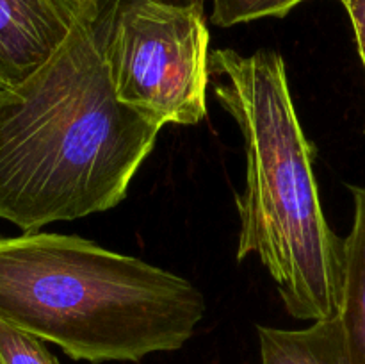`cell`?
<instances>
[{"label": "cell", "mask_w": 365, "mask_h": 364, "mask_svg": "<svg viewBox=\"0 0 365 364\" xmlns=\"http://www.w3.org/2000/svg\"><path fill=\"white\" fill-rule=\"evenodd\" d=\"M118 100L164 125L207 114L205 0H106L91 18Z\"/></svg>", "instance_id": "4"}, {"label": "cell", "mask_w": 365, "mask_h": 364, "mask_svg": "<svg viewBox=\"0 0 365 364\" xmlns=\"http://www.w3.org/2000/svg\"><path fill=\"white\" fill-rule=\"evenodd\" d=\"M205 314L187 278L57 232L0 236V320L75 360L175 352Z\"/></svg>", "instance_id": "3"}, {"label": "cell", "mask_w": 365, "mask_h": 364, "mask_svg": "<svg viewBox=\"0 0 365 364\" xmlns=\"http://www.w3.org/2000/svg\"><path fill=\"white\" fill-rule=\"evenodd\" d=\"M355 218L344 238V285L339 320L344 330L349 364H365V188L349 186Z\"/></svg>", "instance_id": "7"}, {"label": "cell", "mask_w": 365, "mask_h": 364, "mask_svg": "<svg viewBox=\"0 0 365 364\" xmlns=\"http://www.w3.org/2000/svg\"><path fill=\"white\" fill-rule=\"evenodd\" d=\"M214 96L241 131L246 186L237 195V259L257 256L296 320L339 316L344 238L328 225L314 175V146L299 123L277 50L210 52Z\"/></svg>", "instance_id": "2"}, {"label": "cell", "mask_w": 365, "mask_h": 364, "mask_svg": "<svg viewBox=\"0 0 365 364\" xmlns=\"http://www.w3.org/2000/svg\"><path fill=\"white\" fill-rule=\"evenodd\" d=\"M346 7L355 32L356 46H359L360 59L365 68V0H339Z\"/></svg>", "instance_id": "10"}, {"label": "cell", "mask_w": 365, "mask_h": 364, "mask_svg": "<svg viewBox=\"0 0 365 364\" xmlns=\"http://www.w3.org/2000/svg\"><path fill=\"white\" fill-rule=\"evenodd\" d=\"M0 364H61L45 341L0 320Z\"/></svg>", "instance_id": "9"}, {"label": "cell", "mask_w": 365, "mask_h": 364, "mask_svg": "<svg viewBox=\"0 0 365 364\" xmlns=\"http://www.w3.org/2000/svg\"><path fill=\"white\" fill-rule=\"evenodd\" d=\"M86 16L81 0H0V89L45 66Z\"/></svg>", "instance_id": "5"}, {"label": "cell", "mask_w": 365, "mask_h": 364, "mask_svg": "<svg viewBox=\"0 0 365 364\" xmlns=\"http://www.w3.org/2000/svg\"><path fill=\"white\" fill-rule=\"evenodd\" d=\"M307 0H212L210 20L217 27H234L260 18H284Z\"/></svg>", "instance_id": "8"}, {"label": "cell", "mask_w": 365, "mask_h": 364, "mask_svg": "<svg viewBox=\"0 0 365 364\" xmlns=\"http://www.w3.org/2000/svg\"><path fill=\"white\" fill-rule=\"evenodd\" d=\"M160 128L118 100L86 16L45 66L0 89V220L36 232L113 209Z\"/></svg>", "instance_id": "1"}, {"label": "cell", "mask_w": 365, "mask_h": 364, "mask_svg": "<svg viewBox=\"0 0 365 364\" xmlns=\"http://www.w3.org/2000/svg\"><path fill=\"white\" fill-rule=\"evenodd\" d=\"M82 6H84L86 13H88L89 18H93L96 14V11H98V7L102 6L106 0H81Z\"/></svg>", "instance_id": "11"}, {"label": "cell", "mask_w": 365, "mask_h": 364, "mask_svg": "<svg viewBox=\"0 0 365 364\" xmlns=\"http://www.w3.org/2000/svg\"><path fill=\"white\" fill-rule=\"evenodd\" d=\"M257 334L262 364H349L339 316L298 330L257 325Z\"/></svg>", "instance_id": "6"}]
</instances>
